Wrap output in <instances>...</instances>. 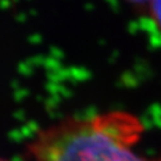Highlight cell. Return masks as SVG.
Here are the masks:
<instances>
[{"label":"cell","mask_w":161,"mask_h":161,"mask_svg":"<svg viewBox=\"0 0 161 161\" xmlns=\"http://www.w3.org/2000/svg\"><path fill=\"white\" fill-rule=\"evenodd\" d=\"M141 130L122 112L69 119L41 132L29 152L34 161H147L130 150Z\"/></svg>","instance_id":"obj_1"},{"label":"cell","mask_w":161,"mask_h":161,"mask_svg":"<svg viewBox=\"0 0 161 161\" xmlns=\"http://www.w3.org/2000/svg\"><path fill=\"white\" fill-rule=\"evenodd\" d=\"M150 20L161 34V0H150Z\"/></svg>","instance_id":"obj_2"},{"label":"cell","mask_w":161,"mask_h":161,"mask_svg":"<svg viewBox=\"0 0 161 161\" xmlns=\"http://www.w3.org/2000/svg\"><path fill=\"white\" fill-rule=\"evenodd\" d=\"M130 3H146V1H150V0H127Z\"/></svg>","instance_id":"obj_3"},{"label":"cell","mask_w":161,"mask_h":161,"mask_svg":"<svg viewBox=\"0 0 161 161\" xmlns=\"http://www.w3.org/2000/svg\"><path fill=\"white\" fill-rule=\"evenodd\" d=\"M4 161H5V160H4Z\"/></svg>","instance_id":"obj_4"}]
</instances>
